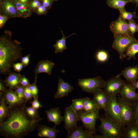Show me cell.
Wrapping results in <instances>:
<instances>
[{
	"mask_svg": "<svg viewBox=\"0 0 138 138\" xmlns=\"http://www.w3.org/2000/svg\"><path fill=\"white\" fill-rule=\"evenodd\" d=\"M5 85L3 82L2 80H1L0 82V92H4L7 89H6L5 86Z\"/></svg>",
	"mask_w": 138,
	"mask_h": 138,
	"instance_id": "cell-44",
	"label": "cell"
},
{
	"mask_svg": "<svg viewBox=\"0 0 138 138\" xmlns=\"http://www.w3.org/2000/svg\"><path fill=\"white\" fill-rule=\"evenodd\" d=\"M90 131L84 130L82 127L77 126L68 134L67 138H94V135Z\"/></svg>",
	"mask_w": 138,
	"mask_h": 138,
	"instance_id": "cell-21",
	"label": "cell"
},
{
	"mask_svg": "<svg viewBox=\"0 0 138 138\" xmlns=\"http://www.w3.org/2000/svg\"><path fill=\"white\" fill-rule=\"evenodd\" d=\"M45 112L48 121L54 123L55 127L60 125L63 121V117L61 116V112L58 107L46 110Z\"/></svg>",
	"mask_w": 138,
	"mask_h": 138,
	"instance_id": "cell-19",
	"label": "cell"
},
{
	"mask_svg": "<svg viewBox=\"0 0 138 138\" xmlns=\"http://www.w3.org/2000/svg\"><path fill=\"white\" fill-rule=\"evenodd\" d=\"M18 41L3 36L0 39V73L8 75L15 62L22 57V49Z\"/></svg>",
	"mask_w": 138,
	"mask_h": 138,
	"instance_id": "cell-2",
	"label": "cell"
},
{
	"mask_svg": "<svg viewBox=\"0 0 138 138\" xmlns=\"http://www.w3.org/2000/svg\"><path fill=\"white\" fill-rule=\"evenodd\" d=\"M73 89V87L69 83L59 77L57 89L54 98L56 99L61 98L64 96H68V93Z\"/></svg>",
	"mask_w": 138,
	"mask_h": 138,
	"instance_id": "cell-14",
	"label": "cell"
},
{
	"mask_svg": "<svg viewBox=\"0 0 138 138\" xmlns=\"http://www.w3.org/2000/svg\"><path fill=\"white\" fill-rule=\"evenodd\" d=\"M138 75V65L126 67L117 76H123L128 82L133 83L136 81Z\"/></svg>",
	"mask_w": 138,
	"mask_h": 138,
	"instance_id": "cell-20",
	"label": "cell"
},
{
	"mask_svg": "<svg viewBox=\"0 0 138 138\" xmlns=\"http://www.w3.org/2000/svg\"><path fill=\"white\" fill-rule=\"evenodd\" d=\"M51 0H43V5L45 7H49L51 4Z\"/></svg>",
	"mask_w": 138,
	"mask_h": 138,
	"instance_id": "cell-45",
	"label": "cell"
},
{
	"mask_svg": "<svg viewBox=\"0 0 138 138\" xmlns=\"http://www.w3.org/2000/svg\"><path fill=\"white\" fill-rule=\"evenodd\" d=\"M101 109L88 97L84 98L83 110L86 112L94 111Z\"/></svg>",
	"mask_w": 138,
	"mask_h": 138,
	"instance_id": "cell-27",
	"label": "cell"
},
{
	"mask_svg": "<svg viewBox=\"0 0 138 138\" xmlns=\"http://www.w3.org/2000/svg\"><path fill=\"white\" fill-rule=\"evenodd\" d=\"M123 132L125 137L138 138V123L134 121L125 127Z\"/></svg>",
	"mask_w": 138,
	"mask_h": 138,
	"instance_id": "cell-22",
	"label": "cell"
},
{
	"mask_svg": "<svg viewBox=\"0 0 138 138\" xmlns=\"http://www.w3.org/2000/svg\"><path fill=\"white\" fill-rule=\"evenodd\" d=\"M25 103L9 108L6 118L0 122V134L6 138H22L38 127L42 119H33L26 113Z\"/></svg>",
	"mask_w": 138,
	"mask_h": 138,
	"instance_id": "cell-1",
	"label": "cell"
},
{
	"mask_svg": "<svg viewBox=\"0 0 138 138\" xmlns=\"http://www.w3.org/2000/svg\"><path fill=\"white\" fill-rule=\"evenodd\" d=\"M21 85L24 87L28 86L30 84L28 79L24 75H21L20 79Z\"/></svg>",
	"mask_w": 138,
	"mask_h": 138,
	"instance_id": "cell-40",
	"label": "cell"
},
{
	"mask_svg": "<svg viewBox=\"0 0 138 138\" xmlns=\"http://www.w3.org/2000/svg\"><path fill=\"white\" fill-rule=\"evenodd\" d=\"M99 119L101 125L98 130L107 138L124 137L122 129L106 113L100 116Z\"/></svg>",
	"mask_w": 138,
	"mask_h": 138,
	"instance_id": "cell-3",
	"label": "cell"
},
{
	"mask_svg": "<svg viewBox=\"0 0 138 138\" xmlns=\"http://www.w3.org/2000/svg\"><path fill=\"white\" fill-rule=\"evenodd\" d=\"M2 95L1 96L0 105V122H1L6 118L9 112V107L7 106L5 101Z\"/></svg>",
	"mask_w": 138,
	"mask_h": 138,
	"instance_id": "cell-28",
	"label": "cell"
},
{
	"mask_svg": "<svg viewBox=\"0 0 138 138\" xmlns=\"http://www.w3.org/2000/svg\"><path fill=\"white\" fill-rule=\"evenodd\" d=\"M41 5L40 3L39 2L38 3L36 4H35L31 6V7L33 8H35L37 7H39Z\"/></svg>",
	"mask_w": 138,
	"mask_h": 138,
	"instance_id": "cell-47",
	"label": "cell"
},
{
	"mask_svg": "<svg viewBox=\"0 0 138 138\" xmlns=\"http://www.w3.org/2000/svg\"><path fill=\"white\" fill-rule=\"evenodd\" d=\"M114 40L112 47L118 53L120 58H125V53L129 46L136 40L133 35H114Z\"/></svg>",
	"mask_w": 138,
	"mask_h": 138,
	"instance_id": "cell-5",
	"label": "cell"
},
{
	"mask_svg": "<svg viewBox=\"0 0 138 138\" xmlns=\"http://www.w3.org/2000/svg\"><path fill=\"white\" fill-rule=\"evenodd\" d=\"M19 1L21 2L25 3L24 0H19Z\"/></svg>",
	"mask_w": 138,
	"mask_h": 138,
	"instance_id": "cell-52",
	"label": "cell"
},
{
	"mask_svg": "<svg viewBox=\"0 0 138 138\" xmlns=\"http://www.w3.org/2000/svg\"><path fill=\"white\" fill-rule=\"evenodd\" d=\"M4 93L3 97L9 108L24 104L20 101L15 92L13 90L9 88Z\"/></svg>",
	"mask_w": 138,
	"mask_h": 138,
	"instance_id": "cell-18",
	"label": "cell"
},
{
	"mask_svg": "<svg viewBox=\"0 0 138 138\" xmlns=\"http://www.w3.org/2000/svg\"><path fill=\"white\" fill-rule=\"evenodd\" d=\"M16 6L17 9L21 13H26L29 10L26 3L17 1Z\"/></svg>",
	"mask_w": 138,
	"mask_h": 138,
	"instance_id": "cell-36",
	"label": "cell"
},
{
	"mask_svg": "<svg viewBox=\"0 0 138 138\" xmlns=\"http://www.w3.org/2000/svg\"><path fill=\"white\" fill-rule=\"evenodd\" d=\"M25 87L21 85L15 89V91L19 99L23 103H25V101L24 97Z\"/></svg>",
	"mask_w": 138,
	"mask_h": 138,
	"instance_id": "cell-34",
	"label": "cell"
},
{
	"mask_svg": "<svg viewBox=\"0 0 138 138\" xmlns=\"http://www.w3.org/2000/svg\"><path fill=\"white\" fill-rule=\"evenodd\" d=\"M125 82L116 76L106 82L104 90L108 95L117 96L119 94L122 87Z\"/></svg>",
	"mask_w": 138,
	"mask_h": 138,
	"instance_id": "cell-10",
	"label": "cell"
},
{
	"mask_svg": "<svg viewBox=\"0 0 138 138\" xmlns=\"http://www.w3.org/2000/svg\"><path fill=\"white\" fill-rule=\"evenodd\" d=\"M84 98L74 99L70 106L76 112L83 110Z\"/></svg>",
	"mask_w": 138,
	"mask_h": 138,
	"instance_id": "cell-29",
	"label": "cell"
},
{
	"mask_svg": "<svg viewBox=\"0 0 138 138\" xmlns=\"http://www.w3.org/2000/svg\"><path fill=\"white\" fill-rule=\"evenodd\" d=\"M25 109L27 115L32 119H37L40 118L37 110L32 107H26V106Z\"/></svg>",
	"mask_w": 138,
	"mask_h": 138,
	"instance_id": "cell-32",
	"label": "cell"
},
{
	"mask_svg": "<svg viewBox=\"0 0 138 138\" xmlns=\"http://www.w3.org/2000/svg\"><path fill=\"white\" fill-rule=\"evenodd\" d=\"M131 86L133 88L136 89H138V81L135 82H134L130 83V84Z\"/></svg>",
	"mask_w": 138,
	"mask_h": 138,
	"instance_id": "cell-46",
	"label": "cell"
},
{
	"mask_svg": "<svg viewBox=\"0 0 138 138\" xmlns=\"http://www.w3.org/2000/svg\"><path fill=\"white\" fill-rule=\"evenodd\" d=\"M24 97L26 104L27 102L31 100L33 97V95L28 89L27 87H25L24 92Z\"/></svg>",
	"mask_w": 138,
	"mask_h": 138,
	"instance_id": "cell-37",
	"label": "cell"
},
{
	"mask_svg": "<svg viewBox=\"0 0 138 138\" xmlns=\"http://www.w3.org/2000/svg\"><path fill=\"white\" fill-rule=\"evenodd\" d=\"M110 28L114 35H126L131 34L126 20L122 19L119 17L116 20L112 22Z\"/></svg>",
	"mask_w": 138,
	"mask_h": 138,
	"instance_id": "cell-11",
	"label": "cell"
},
{
	"mask_svg": "<svg viewBox=\"0 0 138 138\" xmlns=\"http://www.w3.org/2000/svg\"><path fill=\"white\" fill-rule=\"evenodd\" d=\"M106 2L110 7L117 9L120 11L125 9V5L131 2L130 0H107Z\"/></svg>",
	"mask_w": 138,
	"mask_h": 138,
	"instance_id": "cell-23",
	"label": "cell"
},
{
	"mask_svg": "<svg viewBox=\"0 0 138 138\" xmlns=\"http://www.w3.org/2000/svg\"><path fill=\"white\" fill-rule=\"evenodd\" d=\"M134 121L138 123V101L132 104Z\"/></svg>",
	"mask_w": 138,
	"mask_h": 138,
	"instance_id": "cell-38",
	"label": "cell"
},
{
	"mask_svg": "<svg viewBox=\"0 0 138 138\" xmlns=\"http://www.w3.org/2000/svg\"><path fill=\"white\" fill-rule=\"evenodd\" d=\"M55 65L53 62L48 60H41L38 63L34 71L35 76L39 73H45L51 75L52 69Z\"/></svg>",
	"mask_w": 138,
	"mask_h": 138,
	"instance_id": "cell-16",
	"label": "cell"
},
{
	"mask_svg": "<svg viewBox=\"0 0 138 138\" xmlns=\"http://www.w3.org/2000/svg\"><path fill=\"white\" fill-rule=\"evenodd\" d=\"M46 10V8L45 7L44 8H43L38 13L39 14H42V13H43L44 12H45Z\"/></svg>",
	"mask_w": 138,
	"mask_h": 138,
	"instance_id": "cell-51",
	"label": "cell"
},
{
	"mask_svg": "<svg viewBox=\"0 0 138 138\" xmlns=\"http://www.w3.org/2000/svg\"><path fill=\"white\" fill-rule=\"evenodd\" d=\"M13 67L15 71L19 72L22 70L24 67L21 62H17L13 64Z\"/></svg>",
	"mask_w": 138,
	"mask_h": 138,
	"instance_id": "cell-42",
	"label": "cell"
},
{
	"mask_svg": "<svg viewBox=\"0 0 138 138\" xmlns=\"http://www.w3.org/2000/svg\"><path fill=\"white\" fill-rule=\"evenodd\" d=\"M32 107L36 110L42 107V106L38 100V97L34 98L33 100L30 102Z\"/></svg>",
	"mask_w": 138,
	"mask_h": 138,
	"instance_id": "cell-39",
	"label": "cell"
},
{
	"mask_svg": "<svg viewBox=\"0 0 138 138\" xmlns=\"http://www.w3.org/2000/svg\"></svg>",
	"mask_w": 138,
	"mask_h": 138,
	"instance_id": "cell-55",
	"label": "cell"
},
{
	"mask_svg": "<svg viewBox=\"0 0 138 138\" xmlns=\"http://www.w3.org/2000/svg\"><path fill=\"white\" fill-rule=\"evenodd\" d=\"M108 96V102L105 113L117 123L123 130L125 126L122 119L120 108L116 96Z\"/></svg>",
	"mask_w": 138,
	"mask_h": 138,
	"instance_id": "cell-6",
	"label": "cell"
},
{
	"mask_svg": "<svg viewBox=\"0 0 138 138\" xmlns=\"http://www.w3.org/2000/svg\"><path fill=\"white\" fill-rule=\"evenodd\" d=\"M119 17L124 20L129 21L133 19L134 18H136L135 13L126 11L125 9L120 11Z\"/></svg>",
	"mask_w": 138,
	"mask_h": 138,
	"instance_id": "cell-30",
	"label": "cell"
},
{
	"mask_svg": "<svg viewBox=\"0 0 138 138\" xmlns=\"http://www.w3.org/2000/svg\"><path fill=\"white\" fill-rule=\"evenodd\" d=\"M61 32L62 35V38L61 39L57 40L55 44L53 45V47L55 49L54 53H62L64 50H66L67 49L66 44V39L76 34L75 33H73L68 37H65L63 31L62 30Z\"/></svg>",
	"mask_w": 138,
	"mask_h": 138,
	"instance_id": "cell-24",
	"label": "cell"
},
{
	"mask_svg": "<svg viewBox=\"0 0 138 138\" xmlns=\"http://www.w3.org/2000/svg\"><path fill=\"white\" fill-rule=\"evenodd\" d=\"M37 76H35L34 82L27 86L28 89L32 94L33 98L38 97V89L36 83Z\"/></svg>",
	"mask_w": 138,
	"mask_h": 138,
	"instance_id": "cell-33",
	"label": "cell"
},
{
	"mask_svg": "<svg viewBox=\"0 0 138 138\" xmlns=\"http://www.w3.org/2000/svg\"><path fill=\"white\" fill-rule=\"evenodd\" d=\"M101 109L94 111L86 112L83 110L77 112L80 120L82 122L86 130L96 135V123L97 120L99 119V112Z\"/></svg>",
	"mask_w": 138,
	"mask_h": 138,
	"instance_id": "cell-4",
	"label": "cell"
},
{
	"mask_svg": "<svg viewBox=\"0 0 138 138\" xmlns=\"http://www.w3.org/2000/svg\"><path fill=\"white\" fill-rule=\"evenodd\" d=\"M92 100L98 106L105 111L108 102V96L104 89H100L93 94Z\"/></svg>",
	"mask_w": 138,
	"mask_h": 138,
	"instance_id": "cell-13",
	"label": "cell"
},
{
	"mask_svg": "<svg viewBox=\"0 0 138 138\" xmlns=\"http://www.w3.org/2000/svg\"><path fill=\"white\" fill-rule=\"evenodd\" d=\"M79 120L80 119L77 112L70 106L65 108L63 121L64 122V128L68 134L77 126V123Z\"/></svg>",
	"mask_w": 138,
	"mask_h": 138,
	"instance_id": "cell-9",
	"label": "cell"
},
{
	"mask_svg": "<svg viewBox=\"0 0 138 138\" xmlns=\"http://www.w3.org/2000/svg\"><path fill=\"white\" fill-rule=\"evenodd\" d=\"M21 76L19 73L11 72L6 77L5 80L2 81L5 86L11 89L15 90L21 85L20 79Z\"/></svg>",
	"mask_w": 138,
	"mask_h": 138,
	"instance_id": "cell-17",
	"label": "cell"
},
{
	"mask_svg": "<svg viewBox=\"0 0 138 138\" xmlns=\"http://www.w3.org/2000/svg\"><path fill=\"white\" fill-rule=\"evenodd\" d=\"M108 53L103 50H100L96 53V57L97 61L103 63L106 62L108 59Z\"/></svg>",
	"mask_w": 138,
	"mask_h": 138,
	"instance_id": "cell-31",
	"label": "cell"
},
{
	"mask_svg": "<svg viewBox=\"0 0 138 138\" xmlns=\"http://www.w3.org/2000/svg\"><path fill=\"white\" fill-rule=\"evenodd\" d=\"M39 1L37 0H35L32 1L31 3V6H32L33 5L37 3H38Z\"/></svg>",
	"mask_w": 138,
	"mask_h": 138,
	"instance_id": "cell-49",
	"label": "cell"
},
{
	"mask_svg": "<svg viewBox=\"0 0 138 138\" xmlns=\"http://www.w3.org/2000/svg\"><path fill=\"white\" fill-rule=\"evenodd\" d=\"M119 94L122 98L132 104L138 101V94L136 92L135 89L133 88L130 84L125 83Z\"/></svg>",
	"mask_w": 138,
	"mask_h": 138,
	"instance_id": "cell-12",
	"label": "cell"
},
{
	"mask_svg": "<svg viewBox=\"0 0 138 138\" xmlns=\"http://www.w3.org/2000/svg\"><path fill=\"white\" fill-rule=\"evenodd\" d=\"M118 96L122 119L124 126H126L134 121L132 104L125 100L119 94Z\"/></svg>",
	"mask_w": 138,
	"mask_h": 138,
	"instance_id": "cell-8",
	"label": "cell"
},
{
	"mask_svg": "<svg viewBox=\"0 0 138 138\" xmlns=\"http://www.w3.org/2000/svg\"><path fill=\"white\" fill-rule=\"evenodd\" d=\"M131 2H133L136 4L137 6H138V0H130Z\"/></svg>",
	"mask_w": 138,
	"mask_h": 138,
	"instance_id": "cell-50",
	"label": "cell"
},
{
	"mask_svg": "<svg viewBox=\"0 0 138 138\" xmlns=\"http://www.w3.org/2000/svg\"><path fill=\"white\" fill-rule=\"evenodd\" d=\"M45 7L43 5L40 6L37 9V11L39 13L40 11L43 8Z\"/></svg>",
	"mask_w": 138,
	"mask_h": 138,
	"instance_id": "cell-48",
	"label": "cell"
},
{
	"mask_svg": "<svg viewBox=\"0 0 138 138\" xmlns=\"http://www.w3.org/2000/svg\"><path fill=\"white\" fill-rule=\"evenodd\" d=\"M137 30H138V25H137Z\"/></svg>",
	"mask_w": 138,
	"mask_h": 138,
	"instance_id": "cell-54",
	"label": "cell"
},
{
	"mask_svg": "<svg viewBox=\"0 0 138 138\" xmlns=\"http://www.w3.org/2000/svg\"><path fill=\"white\" fill-rule=\"evenodd\" d=\"M105 82L99 76L93 78L79 79L77 84L83 91L93 94L96 90L104 88Z\"/></svg>",
	"mask_w": 138,
	"mask_h": 138,
	"instance_id": "cell-7",
	"label": "cell"
},
{
	"mask_svg": "<svg viewBox=\"0 0 138 138\" xmlns=\"http://www.w3.org/2000/svg\"><path fill=\"white\" fill-rule=\"evenodd\" d=\"M138 52V40H136L130 44L127 48L125 54V58L128 57V59H134L136 54Z\"/></svg>",
	"mask_w": 138,
	"mask_h": 138,
	"instance_id": "cell-25",
	"label": "cell"
},
{
	"mask_svg": "<svg viewBox=\"0 0 138 138\" xmlns=\"http://www.w3.org/2000/svg\"><path fill=\"white\" fill-rule=\"evenodd\" d=\"M31 54H29L26 56L22 57L21 58V62L24 65V67L28 65L30 61L29 57Z\"/></svg>",
	"mask_w": 138,
	"mask_h": 138,
	"instance_id": "cell-41",
	"label": "cell"
},
{
	"mask_svg": "<svg viewBox=\"0 0 138 138\" xmlns=\"http://www.w3.org/2000/svg\"><path fill=\"white\" fill-rule=\"evenodd\" d=\"M3 7L5 12L11 16H16L18 15L17 8L10 1H7L4 2Z\"/></svg>",
	"mask_w": 138,
	"mask_h": 138,
	"instance_id": "cell-26",
	"label": "cell"
},
{
	"mask_svg": "<svg viewBox=\"0 0 138 138\" xmlns=\"http://www.w3.org/2000/svg\"><path fill=\"white\" fill-rule=\"evenodd\" d=\"M25 3H26L28 2V0H24Z\"/></svg>",
	"mask_w": 138,
	"mask_h": 138,
	"instance_id": "cell-53",
	"label": "cell"
},
{
	"mask_svg": "<svg viewBox=\"0 0 138 138\" xmlns=\"http://www.w3.org/2000/svg\"><path fill=\"white\" fill-rule=\"evenodd\" d=\"M37 128V136L40 137L55 138L59 132L55 126L50 127L44 125H39Z\"/></svg>",
	"mask_w": 138,
	"mask_h": 138,
	"instance_id": "cell-15",
	"label": "cell"
},
{
	"mask_svg": "<svg viewBox=\"0 0 138 138\" xmlns=\"http://www.w3.org/2000/svg\"><path fill=\"white\" fill-rule=\"evenodd\" d=\"M8 19V17L3 15H1L0 16V27H2Z\"/></svg>",
	"mask_w": 138,
	"mask_h": 138,
	"instance_id": "cell-43",
	"label": "cell"
},
{
	"mask_svg": "<svg viewBox=\"0 0 138 138\" xmlns=\"http://www.w3.org/2000/svg\"><path fill=\"white\" fill-rule=\"evenodd\" d=\"M128 25L130 33L133 35L138 31L137 26L136 22L133 19L129 21Z\"/></svg>",
	"mask_w": 138,
	"mask_h": 138,
	"instance_id": "cell-35",
	"label": "cell"
}]
</instances>
